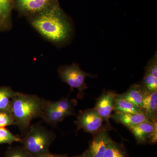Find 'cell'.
Returning a JSON list of instances; mask_svg holds the SVG:
<instances>
[{"label":"cell","instance_id":"cell-4","mask_svg":"<svg viewBox=\"0 0 157 157\" xmlns=\"http://www.w3.org/2000/svg\"><path fill=\"white\" fill-rule=\"evenodd\" d=\"M57 72L62 81L68 84L72 90L74 89L78 90L77 98L79 99L83 98L85 90L87 88L86 82V78L96 76L84 72L75 63L71 65L60 66Z\"/></svg>","mask_w":157,"mask_h":157},{"label":"cell","instance_id":"cell-13","mask_svg":"<svg viewBox=\"0 0 157 157\" xmlns=\"http://www.w3.org/2000/svg\"><path fill=\"white\" fill-rule=\"evenodd\" d=\"M67 117V114L53 107L50 101L44 99L42 119L45 122L55 126Z\"/></svg>","mask_w":157,"mask_h":157},{"label":"cell","instance_id":"cell-24","mask_svg":"<svg viewBox=\"0 0 157 157\" xmlns=\"http://www.w3.org/2000/svg\"><path fill=\"white\" fill-rule=\"evenodd\" d=\"M39 157H68L67 155H59L54 154H51L50 153L41 156Z\"/></svg>","mask_w":157,"mask_h":157},{"label":"cell","instance_id":"cell-5","mask_svg":"<svg viewBox=\"0 0 157 157\" xmlns=\"http://www.w3.org/2000/svg\"><path fill=\"white\" fill-rule=\"evenodd\" d=\"M59 3V0H14V9L19 16L29 18Z\"/></svg>","mask_w":157,"mask_h":157},{"label":"cell","instance_id":"cell-16","mask_svg":"<svg viewBox=\"0 0 157 157\" xmlns=\"http://www.w3.org/2000/svg\"><path fill=\"white\" fill-rule=\"evenodd\" d=\"M50 103L55 108L67 114L68 116L76 114L75 107L77 104L76 99L62 98L59 101H50Z\"/></svg>","mask_w":157,"mask_h":157},{"label":"cell","instance_id":"cell-12","mask_svg":"<svg viewBox=\"0 0 157 157\" xmlns=\"http://www.w3.org/2000/svg\"><path fill=\"white\" fill-rule=\"evenodd\" d=\"M146 91L141 84H135L129 88L126 92L116 94L115 96L143 109L144 97Z\"/></svg>","mask_w":157,"mask_h":157},{"label":"cell","instance_id":"cell-20","mask_svg":"<svg viewBox=\"0 0 157 157\" xmlns=\"http://www.w3.org/2000/svg\"><path fill=\"white\" fill-rule=\"evenodd\" d=\"M144 89L148 92L157 91V78L145 72V76L141 83Z\"/></svg>","mask_w":157,"mask_h":157},{"label":"cell","instance_id":"cell-1","mask_svg":"<svg viewBox=\"0 0 157 157\" xmlns=\"http://www.w3.org/2000/svg\"><path fill=\"white\" fill-rule=\"evenodd\" d=\"M27 19L42 37L57 47L66 45L72 38V21L59 3Z\"/></svg>","mask_w":157,"mask_h":157},{"label":"cell","instance_id":"cell-14","mask_svg":"<svg viewBox=\"0 0 157 157\" xmlns=\"http://www.w3.org/2000/svg\"><path fill=\"white\" fill-rule=\"evenodd\" d=\"M145 114L152 121H156L157 117V91L145 92L143 99V108Z\"/></svg>","mask_w":157,"mask_h":157},{"label":"cell","instance_id":"cell-18","mask_svg":"<svg viewBox=\"0 0 157 157\" xmlns=\"http://www.w3.org/2000/svg\"><path fill=\"white\" fill-rule=\"evenodd\" d=\"M103 157H128L124 147L111 139Z\"/></svg>","mask_w":157,"mask_h":157},{"label":"cell","instance_id":"cell-8","mask_svg":"<svg viewBox=\"0 0 157 157\" xmlns=\"http://www.w3.org/2000/svg\"><path fill=\"white\" fill-rule=\"evenodd\" d=\"M108 131L104 128L94 135L89 146L82 153L84 157H103L108 143L111 140Z\"/></svg>","mask_w":157,"mask_h":157},{"label":"cell","instance_id":"cell-23","mask_svg":"<svg viewBox=\"0 0 157 157\" xmlns=\"http://www.w3.org/2000/svg\"><path fill=\"white\" fill-rule=\"evenodd\" d=\"M145 72L149 73L155 78H157V52H156L153 57L149 62L145 68Z\"/></svg>","mask_w":157,"mask_h":157},{"label":"cell","instance_id":"cell-15","mask_svg":"<svg viewBox=\"0 0 157 157\" xmlns=\"http://www.w3.org/2000/svg\"><path fill=\"white\" fill-rule=\"evenodd\" d=\"M114 112L129 113H143L145 114L144 110L142 108L137 107L128 101L121 98L115 97L114 98Z\"/></svg>","mask_w":157,"mask_h":157},{"label":"cell","instance_id":"cell-9","mask_svg":"<svg viewBox=\"0 0 157 157\" xmlns=\"http://www.w3.org/2000/svg\"><path fill=\"white\" fill-rule=\"evenodd\" d=\"M116 122L122 124L129 129L144 122H153L145 114L116 112L111 118Z\"/></svg>","mask_w":157,"mask_h":157},{"label":"cell","instance_id":"cell-21","mask_svg":"<svg viewBox=\"0 0 157 157\" xmlns=\"http://www.w3.org/2000/svg\"><path fill=\"white\" fill-rule=\"evenodd\" d=\"M16 125V122L11 111L9 110L0 112V128L8 126Z\"/></svg>","mask_w":157,"mask_h":157},{"label":"cell","instance_id":"cell-19","mask_svg":"<svg viewBox=\"0 0 157 157\" xmlns=\"http://www.w3.org/2000/svg\"><path fill=\"white\" fill-rule=\"evenodd\" d=\"M21 138L18 135H14L5 127L0 128V145L9 144L15 142H21Z\"/></svg>","mask_w":157,"mask_h":157},{"label":"cell","instance_id":"cell-3","mask_svg":"<svg viewBox=\"0 0 157 157\" xmlns=\"http://www.w3.org/2000/svg\"><path fill=\"white\" fill-rule=\"evenodd\" d=\"M56 137L54 132L38 123L31 125L21 143L31 157H39L50 153L49 148Z\"/></svg>","mask_w":157,"mask_h":157},{"label":"cell","instance_id":"cell-2","mask_svg":"<svg viewBox=\"0 0 157 157\" xmlns=\"http://www.w3.org/2000/svg\"><path fill=\"white\" fill-rule=\"evenodd\" d=\"M44 99L36 95L18 92L11 100V111L22 137L33 120L43 117Z\"/></svg>","mask_w":157,"mask_h":157},{"label":"cell","instance_id":"cell-17","mask_svg":"<svg viewBox=\"0 0 157 157\" xmlns=\"http://www.w3.org/2000/svg\"><path fill=\"white\" fill-rule=\"evenodd\" d=\"M17 93L9 86L0 87V112L11 111V100Z\"/></svg>","mask_w":157,"mask_h":157},{"label":"cell","instance_id":"cell-7","mask_svg":"<svg viewBox=\"0 0 157 157\" xmlns=\"http://www.w3.org/2000/svg\"><path fill=\"white\" fill-rule=\"evenodd\" d=\"M115 92L104 90L98 99L95 109L106 123V128L108 130L112 129L109 119L111 118L114 107Z\"/></svg>","mask_w":157,"mask_h":157},{"label":"cell","instance_id":"cell-6","mask_svg":"<svg viewBox=\"0 0 157 157\" xmlns=\"http://www.w3.org/2000/svg\"><path fill=\"white\" fill-rule=\"evenodd\" d=\"M103 123L104 121L94 108L80 111L75 121L77 131L82 129L93 135L105 128L103 126Z\"/></svg>","mask_w":157,"mask_h":157},{"label":"cell","instance_id":"cell-11","mask_svg":"<svg viewBox=\"0 0 157 157\" xmlns=\"http://www.w3.org/2000/svg\"><path fill=\"white\" fill-rule=\"evenodd\" d=\"M13 9L14 0H0V32H8L12 28Z\"/></svg>","mask_w":157,"mask_h":157},{"label":"cell","instance_id":"cell-25","mask_svg":"<svg viewBox=\"0 0 157 157\" xmlns=\"http://www.w3.org/2000/svg\"><path fill=\"white\" fill-rule=\"evenodd\" d=\"M84 157V156H83V154H81L80 155H77V156H73V157Z\"/></svg>","mask_w":157,"mask_h":157},{"label":"cell","instance_id":"cell-10","mask_svg":"<svg viewBox=\"0 0 157 157\" xmlns=\"http://www.w3.org/2000/svg\"><path fill=\"white\" fill-rule=\"evenodd\" d=\"M138 143L148 142L155 131L157 130V121L144 122L129 129Z\"/></svg>","mask_w":157,"mask_h":157},{"label":"cell","instance_id":"cell-22","mask_svg":"<svg viewBox=\"0 0 157 157\" xmlns=\"http://www.w3.org/2000/svg\"><path fill=\"white\" fill-rule=\"evenodd\" d=\"M5 157H32L25 150L22 146L9 147L6 153Z\"/></svg>","mask_w":157,"mask_h":157}]
</instances>
